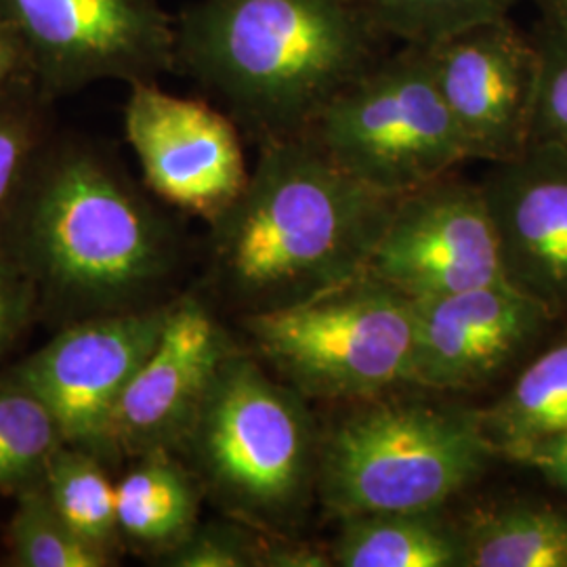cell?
Wrapping results in <instances>:
<instances>
[{
    "instance_id": "obj_1",
    "label": "cell",
    "mask_w": 567,
    "mask_h": 567,
    "mask_svg": "<svg viewBox=\"0 0 567 567\" xmlns=\"http://www.w3.org/2000/svg\"><path fill=\"white\" fill-rule=\"evenodd\" d=\"M0 243L18 259L39 316L63 326L143 309L175 265V238L121 164L81 137L47 143Z\"/></svg>"
},
{
    "instance_id": "obj_2",
    "label": "cell",
    "mask_w": 567,
    "mask_h": 567,
    "mask_svg": "<svg viewBox=\"0 0 567 567\" xmlns=\"http://www.w3.org/2000/svg\"><path fill=\"white\" fill-rule=\"evenodd\" d=\"M400 198L347 175L307 137L259 145L238 200L210 224V278L243 316L365 274Z\"/></svg>"
},
{
    "instance_id": "obj_3",
    "label": "cell",
    "mask_w": 567,
    "mask_h": 567,
    "mask_svg": "<svg viewBox=\"0 0 567 567\" xmlns=\"http://www.w3.org/2000/svg\"><path fill=\"white\" fill-rule=\"evenodd\" d=\"M381 41L358 0H198L177 18V68L264 145L305 135Z\"/></svg>"
},
{
    "instance_id": "obj_4",
    "label": "cell",
    "mask_w": 567,
    "mask_h": 567,
    "mask_svg": "<svg viewBox=\"0 0 567 567\" xmlns=\"http://www.w3.org/2000/svg\"><path fill=\"white\" fill-rule=\"evenodd\" d=\"M320 447L303 395L236 347L179 454L227 517L265 534H297L318 498Z\"/></svg>"
},
{
    "instance_id": "obj_5",
    "label": "cell",
    "mask_w": 567,
    "mask_h": 567,
    "mask_svg": "<svg viewBox=\"0 0 567 567\" xmlns=\"http://www.w3.org/2000/svg\"><path fill=\"white\" fill-rule=\"evenodd\" d=\"M492 458L498 456L480 412L419 400L372 402L322 440L318 501L337 519L437 511Z\"/></svg>"
},
{
    "instance_id": "obj_6",
    "label": "cell",
    "mask_w": 567,
    "mask_h": 567,
    "mask_svg": "<svg viewBox=\"0 0 567 567\" xmlns=\"http://www.w3.org/2000/svg\"><path fill=\"white\" fill-rule=\"evenodd\" d=\"M243 328L252 353L305 400L365 402L410 379L412 301L370 274L246 313Z\"/></svg>"
},
{
    "instance_id": "obj_7",
    "label": "cell",
    "mask_w": 567,
    "mask_h": 567,
    "mask_svg": "<svg viewBox=\"0 0 567 567\" xmlns=\"http://www.w3.org/2000/svg\"><path fill=\"white\" fill-rule=\"evenodd\" d=\"M303 137L353 179L395 198L468 161L429 51L412 42L347 84Z\"/></svg>"
},
{
    "instance_id": "obj_8",
    "label": "cell",
    "mask_w": 567,
    "mask_h": 567,
    "mask_svg": "<svg viewBox=\"0 0 567 567\" xmlns=\"http://www.w3.org/2000/svg\"><path fill=\"white\" fill-rule=\"evenodd\" d=\"M0 9L53 102L93 82H156L177 70V20L158 0H0Z\"/></svg>"
},
{
    "instance_id": "obj_9",
    "label": "cell",
    "mask_w": 567,
    "mask_h": 567,
    "mask_svg": "<svg viewBox=\"0 0 567 567\" xmlns=\"http://www.w3.org/2000/svg\"><path fill=\"white\" fill-rule=\"evenodd\" d=\"M171 303L63 326L9 372L53 412L65 444L86 450L107 465L112 412L158 343Z\"/></svg>"
},
{
    "instance_id": "obj_10",
    "label": "cell",
    "mask_w": 567,
    "mask_h": 567,
    "mask_svg": "<svg viewBox=\"0 0 567 567\" xmlns=\"http://www.w3.org/2000/svg\"><path fill=\"white\" fill-rule=\"evenodd\" d=\"M468 161L508 163L532 142L540 47L511 18L484 21L425 44Z\"/></svg>"
},
{
    "instance_id": "obj_11",
    "label": "cell",
    "mask_w": 567,
    "mask_h": 567,
    "mask_svg": "<svg viewBox=\"0 0 567 567\" xmlns=\"http://www.w3.org/2000/svg\"><path fill=\"white\" fill-rule=\"evenodd\" d=\"M124 133L150 192L208 225L238 200L250 177L238 124L210 103L171 95L156 82L131 84Z\"/></svg>"
},
{
    "instance_id": "obj_12",
    "label": "cell",
    "mask_w": 567,
    "mask_h": 567,
    "mask_svg": "<svg viewBox=\"0 0 567 567\" xmlns=\"http://www.w3.org/2000/svg\"><path fill=\"white\" fill-rule=\"evenodd\" d=\"M365 274L408 299L507 282L482 183L452 173L402 196Z\"/></svg>"
},
{
    "instance_id": "obj_13",
    "label": "cell",
    "mask_w": 567,
    "mask_h": 567,
    "mask_svg": "<svg viewBox=\"0 0 567 567\" xmlns=\"http://www.w3.org/2000/svg\"><path fill=\"white\" fill-rule=\"evenodd\" d=\"M231 341L196 297H179L152 353L135 372L107 425V463L152 452L179 454Z\"/></svg>"
},
{
    "instance_id": "obj_14",
    "label": "cell",
    "mask_w": 567,
    "mask_h": 567,
    "mask_svg": "<svg viewBox=\"0 0 567 567\" xmlns=\"http://www.w3.org/2000/svg\"><path fill=\"white\" fill-rule=\"evenodd\" d=\"M410 301L408 383L440 391L486 385L555 322L543 305L507 282Z\"/></svg>"
},
{
    "instance_id": "obj_15",
    "label": "cell",
    "mask_w": 567,
    "mask_h": 567,
    "mask_svg": "<svg viewBox=\"0 0 567 567\" xmlns=\"http://www.w3.org/2000/svg\"><path fill=\"white\" fill-rule=\"evenodd\" d=\"M507 284L567 318V154L529 143L482 182Z\"/></svg>"
},
{
    "instance_id": "obj_16",
    "label": "cell",
    "mask_w": 567,
    "mask_h": 567,
    "mask_svg": "<svg viewBox=\"0 0 567 567\" xmlns=\"http://www.w3.org/2000/svg\"><path fill=\"white\" fill-rule=\"evenodd\" d=\"M116 484L122 547L161 559L198 526L204 489L175 452H152Z\"/></svg>"
},
{
    "instance_id": "obj_17",
    "label": "cell",
    "mask_w": 567,
    "mask_h": 567,
    "mask_svg": "<svg viewBox=\"0 0 567 567\" xmlns=\"http://www.w3.org/2000/svg\"><path fill=\"white\" fill-rule=\"evenodd\" d=\"M328 545L334 567H465L461 526L437 511L341 517Z\"/></svg>"
},
{
    "instance_id": "obj_18",
    "label": "cell",
    "mask_w": 567,
    "mask_h": 567,
    "mask_svg": "<svg viewBox=\"0 0 567 567\" xmlns=\"http://www.w3.org/2000/svg\"><path fill=\"white\" fill-rule=\"evenodd\" d=\"M461 534L465 567H567V511L547 503L480 508Z\"/></svg>"
},
{
    "instance_id": "obj_19",
    "label": "cell",
    "mask_w": 567,
    "mask_h": 567,
    "mask_svg": "<svg viewBox=\"0 0 567 567\" xmlns=\"http://www.w3.org/2000/svg\"><path fill=\"white\" fill-rule=\"evenodd\" d=\"M482 426L496 456L567 429V334L550 344L486 412Z\"/></svg>"
},
{
    "instance_id": "obj_20",
    "label": "cell",
    "mask_w": 567,
    "mask_h": 567,
    "mask_svg": "<svg viewBox=\"0 0 567 567\" xmlns=\"http://www.w3.org/2000/svg\"><path fill=\"white\" fill-rule=\"evenodd\" d=\"M42 487L68 526L86 543L118 557L122 538L116 486L110 482L102 458L63 444L49 461Z\"/></svg>"
},
{
    "instance_id": "obj_21",
    "label": "cell",
    "mask_w": 567,
    "mask_h": 567,
    "mask_svg": "<svg viewBox=\"0 0 567 567\" xmlns=\"http://www.w3.org/2000/svg\"><path fill=\"white\" fill-rule=\"evenodd\" d=\"M63 444L60 423L41 398L11 372L0 374V489L18 496L44 486L49 461Z\"/></svg>"
},
{
    "instance_id": "obj_22",
    "label": "cell",
    "mask_w": 567,
    "mask_h": 567,
    "mask_svg": "<svg viewBox=\"0 0 567 567\" xmlns=\"http://www.w3.org/2000/svg\"><path fill=\"white\" fill-rule=\"evenodd\" d=\"M16 501L18 507L7 527V566L107 567L118 561L68 526L44 487L25 489Z\"/></svg>"
},
{
    "instance_id": "obj_23",
    "label": "cell",
    "mask_w": 567,
    "mask_h": 567,
    "mask_svg": "<svg viewBox=\"0 0 567 567\" xmlns=\"http://www.w3.org/2000/svg\"><path fill=\"white\" fill-rule=\"evenodd\" d=\"M51 105L39 82L0 91V234L39 163L51 133Z\"/></svg>"
},
{
    "instance_id": "obj_24",
    "label": "cell",
    "mask_w": 567,
    "mask_h": 567,
    "mask_svg": "<svg viewBox=\"0 0 567 567\" xmlns=\"http://www.w3.org/2000/svg\"><path fill=\"white\" fill-rule=\"evenodd\" d=\"M383 39L429 44L484 21L511 18L522 0H358Z\"/></svg>"
},
{
    "instance_id": "obj_25",
    "label": "cell",
    "mask_w": 567,
    "mask_h": 567,
    "mask_svg": "<svg viewBox=\"0 0 567 567\" xmlns=\"http://www.w3.org/2000/svg\"><path fill=\"white\" fill-rule=\"evenodd\" d=\"M264 532L227 517L194 527L189 536L168 550L158 566L166 567H259Z\"/></svg>"
},
{
    "instance_id": "obj_26",
    "label": "cell",
    "mask_w": 567,
    "mask_h": 567,
    "mask_svg": "<svg viewBox=\"0 0 567 567\" xmlns=\"http://www.w3.org/2000/svg\"><path fill=\"white\" fill-rule=\"evenodd\" d=\"M540 47V86L532 142L567 154V37L545 25L534 32Z\"/></svg>"
},
{
    "instance_id": "obj_27",
    "label": "cell",
    "mask_w": 567,
    "mask_h": 567,
    "mask_svg": "<svg viewBox=\"0 0 567 567\" xmlns=\"http://www.w3.org/2000/svg\"><path fill=\"white\" fill-rule=\"evenodd\" d=\"M37 318V290L18 259L0 243V362Z\"/></svg>"
},
{
    "instance_id": "obj_28",
    "label": "cell",
    "mask_w": 567,
    "mask_h": 567,
    "mask_svg": "<svg viewBox=\"0 0 567 567\" xmlns=\"http://www.w3.org/2000/svg\"><path fill=\"white\" fill-rule=\"evenodd\" d=\"M259 567H334L330 547L305 543L297 534H265Z\"/></svg>"
},
{
    "instance_id": "obj_29",
    "label": "cell",
    "mask_w": 567,
    "mask_h": 567,
    "mask_svg": "<svg viewBox=\"0 0 567 567\" xmlns=\"http://www.w3.org/2000/svg\"><path fill=\"white\" fill-rule=\"evenodd\" d=\"M503 458L538 471L553 486L567 492V429L526 446L515 447Z\"/></svg>"
},
{
    "instance_id": "obj_30",
    "label": "cell",
    "mask_w": 567,
    "mask_h": 567,
    "mask_svg": "<svg viewBox=\"0 0 567 567\" xmlns=\"http://www.w3.org/2000/svg\"><path fill=\"white\" fill-rule=\"evenodd\" d=\"M21 82H39L25 42L0 9V91Z\"/></svg>"
},
{
    "instance_id": "obj_31",
    "label": "cell",
    "mask_w": 567,
    "mask_h": 567,
    "mask_svg": "<svg viewBox=\"0 0 567 567\" xmlns=\"http://www.w3.org/2000/svg\"><path fill=\"white\" fill-rule=\"evenodd\" d=\"M538 9L540 25L567 37V0H532Z\"/></svg>"
}]
</instances>
